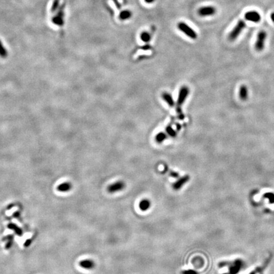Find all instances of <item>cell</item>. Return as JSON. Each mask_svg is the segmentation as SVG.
<instances>
[{
	"label": "cell",
	"mask_w": 274,
	"mask_h": 274,
	"mask_svg": "<svg viewBox=\"0 0 274 274\" xmlns=\"http://www.w3.org/2000/svg\"><path fill=\"white\" fill-rule=\"evenodd\" d=\"M131 17H132V12L129 10L122 11L119 14V19L121 20L128 19Z\"/></svg>",
	"instance_id": "ac0fdd59"
},
{
	"label": "cell",
	"mask_w": 274,
	"mask_h": 274,
	"mask_svg": "<svg viewBox=\"0 0 274 274\" xmlns=\"http://www.w3.org/2000/svg\"><path fill=\"white\" fill-rule=\"evenodd\" d=\"M72 184L69 182H64L62 183H60V185H58L57 187V191L61 192H69V191L72 189Z\"/></svg>",
	"instance_id": "8fae6325"
},
{
	"label": "cell",
	"mask_w": 274,
	"mask_h": 274,
	"mask_svg": "<svg viewBox=\"0 0 274 274\" xmlns=\"http://www.w3.org/2000/svg\"><path fill=\"white\" fill-rule=\"evenodd\" d=\"M12 246H13V240H10V241H8V242L6 244L5 247L7 249H9L12 247Z\"/></svg>",
	"instance_id": "d4e9b609"
},
{
	"label": "cell",
	"mask_w": 274,
	"mask_h": 274,
	"mask_svg": "<svg viewBox=\"0 0 274 274\" xmlns=\"http://www.w3.org/2000/svg\"><path fill=\"white\" fill-rule=\"evenodd\" d=\"M166 137H167V136H166V133H164L163 132H160V133H159L158 134L156 135V136L155 137V139H156V141L157 143H162L163 141H164L166 140Z\"/></svg>",
	"instance_id": "d6986e66"
},
{
	"label": "cell",
	"mask_w": 274,
	"mask_h": 274,
	"mask_svg": "<svg viewBox=\"0 0 274 274\" xmlns=\"http://www.w3.org/2000/svg\"><path fill=\"white\" fill-rule=\"evenodd\" d=\"M188 93H189V90L187 87H182V88L180 90L178 94V98L177 100V104L178 106H180L181 105H182L184 103L187 96L188 95Z\"/></svg>",
	"instance_id": "52a82bcc"
},
{
	"label": "cell",
	"mask_w": 274,
	"mask_h": 274,
	"mask_svg": "<svg viewBox=\"0 0 274 274\" xmlns=\"http://www.w3.org/2000/svg\"><path fill=\"white\" fill-rule=\"evenodd\" d=\"M162 98L164 99V100L170 105V107H173V105H175V102H174V100H173V98H172V95H170V94H169V93H164L162 95Z\"/></svg>",
	"instance_id": "5bb4252c"
},
{
	"label": "cell",
	"mask_w": 274,
	"mask_h": 274,
	"mask_svg": "<svg viewBox=\"0 0 274 274\" xmlns=\"http://www.w3.org/2000/svg\"><path fill=\"white\" fill-rule=\"evenodd\" d=\"M166 132L167 135H169L172 137H175L177 135L176 132L173 129V128H172V126H167L166 128Z\"/></svg>",
	"instance_id": "44dd1931"
},
{
	"label": "cell",
	"mask_w": 274,
	"mask_h": 274,
	"mask_svg": "<svg viewBox=\"0 0 274 274\" xmlns=\"http://www.w3.org/2000/svg\"><path fill=\"white\" fill-rule=\"evenodd\" d=\"M270 18H271V19H272V20L273 21V22H274V13H272V14H271V16H270Z\"/></svg>",
	"instance_id": "f1b7e54d"
},
{
	"label": "cell",
	"mask_w": 274,
	"mask_h": 274,
	"mask_svg": "<svg viewBox=\"0 0 274 274\" xmlns=\"http://www.w3.org/2000/svg\"><path fill=\"white\" fill-rule=\"evenodd\" d=\"M178 27L179 29L182 31L183 33H185L188 37H191V39H196L197 36L196 32L191 27H189L187 24H186L184 22H180L178 24Z\"/></svg>",
	"instance_id": "277c9868"
},
{
	"label": "cell",
	"mask_w": 274,
	"mask_h": 274,
	"mask_svg": "<svg viewBox=\"0 0 274 274\" xmlns=\"http://www.w3.org/2000/svg\"><path fill=\"white\" fill-rule=\"evenodd\" d=\"M59 4H60V0H54L53 3H52L51 10H50L51 12H52V13L55 12L59 7Z\"/></svg>",
	"instance_id": "7402d4cb"
},
{
	"label": "cell",
	"mask_w": 274,
	"mask_h": 274,
	"mask_svg": "<svg viewBox=\"0 0 274 274\" xmlns=\"http://www.w3.org/2000/svg\"><path fill=\"white\" fill-rule=\"evenodd\" d=\"M243 265L241 260H237L232 262H222L220 263V266H228L230 267L229 273L225 274H237L241 270Z\"/></svg>",
	"instance_id": "6da1fadb"
},
{
	"label": "cell",
	"mask_w": 274,
	"mask_h": 274,
	"mask_svg": "<svg viewBox=\"0 0 274 274\" xmlns=\"http://www.w3.org/2000/svg\"><path fill=\"white\" fill-rule=\"evenodd\" d=\"M79 266L85 269L90 270L95 267V263L92 260H84L79 262Z\"/></svg>",
	"instance_id": "7c38bea8"
},
{
	"label": "cell",
	"mask_w": 274,
	"mask_h": 274,
	"mask_svg": "<svg viewBox=\"0 0 274 274\" xmlns=\"http://www.w3.org/2000/svg\"><path fill=\"white\" fill-rule=\"evenodd\" d=\"M245 18L251 22L258 23L261 20V16L257 12L251 11L245 14Z\"/></svg>",
	"instance_id": "ba28073f"
},
{
	"label": "cell",
	"mask_w": 274,
	"mask_h": 274,
	"mask_svg": "<svg viewBox=\"0 0 274 274\" xmlns=\"http://www.w3.org/2000/svg\"><path fill=\"white\" fill-rule=\"evenodd\" d=\"M151 206V202L148 199H143L140 201L139 204V207L142 211H147L149 209Z\"/></svg>",
	"instance_id": "9a60e30c"
},
{
	"label": "cell",
	"mask_w": 274,
	"mask_h": 274,
	"mask_svg": "<svg viewBox=\"0 0 274 274\" xmlns=\"http://www.w3.org/2000/svg\"><path fill=\"white\" fill-rule=\"evenodd\" d=\"M245 26H246V24L243 20L239 21L238 23L234 27V29L232 31V32L229 34V37H228L229 39L231 41L236 39L239 36V35L241 33L242 29L245 27Z\"/></svg>",
	"instance_id": "3957f363"
},
{
	"label": "cell",
	"mask_w": 274,
	"mask_h": 274,
	"mask_svg": "<svg viewBox=\"0 0 274 274\" xmlns=\"http://www.w3.org/2000/svg\"><path fill=\"white\" fill-rule=\"evenodd\" d=\"M8 57V51L7 48L4 47L3 43L0 39V57L2 58H6Z\"/></svg>",
	"instance_id": "e0dca14e"
},
{
	"label": "cell",
	"mask_w": 274,
	"mask_h": 274,
	"mask_svg": "<svg viewBox=\"0 0 274 274\" xmlns=\"http://www.w3.org/2000/svg\"><path fill=\"white\" fill-rule=\"evenodd\" d=\"M125 187V183L122 181L116 182L107 187V191L110 193H114L122 191Z\"/></svg>",
	"instance_id": "8992f818"
},
{
	"label": "cell",
	"mask_w": 274,
	"mask_h": 274,
	"mask_svg": "<svg viewBox=\"0 0 274 274\" xmlns=\"http://www.w3.org/2000/svg\"><path fill=\"white\" fill-rule=\"evenodd\" d=\"M265 197L269 199L270 202L271 203H273L274 202V194L272 193H267L265 195Z\"/></svg>",
	"instance_id": "603a6c76"
},
{
	"label": "cell",
	"mask_w": 274,
	"mask_h": 274,
	"mask_svg": "<svg viewBox=\"0 0 274 274\" xmlns=\"http://www.w3.org/2000/svg\"><path fill=\"white\" fill-rule=\"evenodd\" d=\"M31 243H32V239H27L26 242H25V243H24V246L25 247H29L31 244Z\"/></svg>",
	"instance_id": "4316f807"
},
{
	"label": "cell",
	"mask_w": 274,
	"mask_h": 274,
	"mask_svg": "<svg viewBox=\"0 0 274 274\" xmlns=\"http://www.w3.org/2000/svg\"><path fill=\"white\" fill-rule=\"evenodd\" d=\"M267 37V33L265 31H260L257 37V40L255 44V48L257 51L261 52L265 47V42Z\"/></svg>",
	"instance_id": "5b68a950"
},
{
	"label": "cell",
	"mask_w": 274,
	"mask_h": 274,
	"mask_svg": "<svg viewBox=\"0 0 274 274\" xmlns=\"http://www.w3.org/2000/svg\"><path fill=\"white\" fill-rule=\"evenodd\" d=\"M170 175L172 177H173V178H178L179 177V174L177 172H170Z\"/></svg>",
	"instance_id": "484cf974"
},
{
	"label": "cell",
	"mask_w": 274,
	"mask_h": 274,
	"mask_svg": "<svg viewBox=\"0 0 274 274\" xmlns=\"http://www.w3.org/2000/svg\"><path fill=\"white\" fill-rule=\"evenodd\" d=\"M64 8L65 5H62L58 9V10H57V13L55 15V16L52 18V22L54 24L58 26H62L64 25Z\"/></svg>",
	"instance_id": "7a4b0ae2"
},
{
	"label": "cell",
	"mask_w": 274,
	"mask_h": 274,
	"mask_svg": "<svg viewBox=\"0 0 274 274\" xmlns=\"http://www.w3.org/2000/svg\"><path fill=\"white\" fill-rule=\"evenodd\" d=\"M190 180V177L188 175H185L184 177H182L177 180L172 185L173 188L175 191H178L180 190L188 180Z\"/></svg>",
	"instance_id": "30bf717a"
},
{
	"label": "cell",
	"mask_w": 274,
	"mask_h": 274,
	"mask_svg": "<svg viewBox=\"0 0 274 274\" xmlns=\"http://www.w3.org/2000/svg\"><path fill=\"white\" fill-rule=\"evenodd\" d=\"M181 274H198V273L194 270H186L182 271Z\"/></svg>",
	"instance_id": "cb8c5ba5"
},
{
	"label": "cell",
	"mask_w": 274,
	"mask_h": 274,
	"mask_svg": "<svg viewBox=\"0 0 274 274\" xmlns=\"http://www.w3.org/2000/svg\"><path fill=\"white\" fill-rule=\"evenodd\" d=\"M247 95H248V92H247V87L245 85H242L240 88V92H239L241 99L242 100H246L247 98Z\"/></svg>",
	"instance_id": "2e32d148"
},
{
	"label": "cell",
	"mask_w": 274,
	"mask_h": 274,
	"mask_svg": "<svg viewBox=\"0 0 274 274\" xmlns=\"http://www.w3.org/2000/svg\"><path fill=\"white\" fill-rule=\"evenodd\" d=\"M145 2L147 3H152L154 2V0H145Z\"/></svg>",
	"instance_id": "83f0119b"
},
{
	"label": "cell",
	"mask_w": 274,
	"mask_h": 274,
	"mask_svg": "<svg viewBox=\"0 0 274 274\" xmlns=\"http://www.w3.org/2000/svg\"><path fill=\"white\" fill-rule=\"evenodd\" d=\"M8 228L10 230H12L14 231V232L18 236H22L23 235V230L22 228L18 227L16 224L10 223L8 225Z\"/></svg>",
	"instance_id": "4fadbf2b"
},
{
	"label": "cell",
	"mask_w": 274,
	"mask_h": 274,
	"mask_svg": "<svg viewBox=\"0 0 274 274\" xmlns=\"http://www.w3.org/2000/svg\"><path fill=\"white\" fill-rule=\"evenodd\" d=\"M140 38H141V39H142L143 42H145V43H147V42H149V41L151 40V34H150L149 32H142V33L140 34Z\"/></svg>",
	"instance_id": "ffe728a7"
},
{
	"label": "cell",
	"mask_w": 274,
	"mask_h": 274,
	"mask_svg": "<svg viewBox=\"0 0 274 274\" xmlns=\"http://www.w3.org/2000/svg\"><path fill=\"white\" fill-rule=\"evenodd\" d=\"M198 13L199 15L202 17L211 16L214 15L216 13V9L215 7H202L199 10Z\"/></svg>",
	"instance_id": "9c48e42d"
}]
</instances>
